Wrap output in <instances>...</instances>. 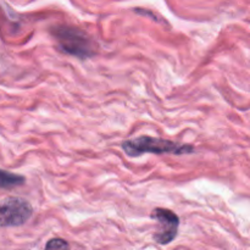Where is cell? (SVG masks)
Returning <instances> with one entry per match:
<instances>
[{
    "instance_id": "1",
    "label": "cell",
    "mask_w": 250,
    "mask_h": 250,
    "mask_svg": "<svg viewBox=\"0 0 250 250\" xmlns=\"http://www.w3.org/2000/svg\"><path fill=\"white\" fill-rule=\"evenodd\" d=\"M122 149L128 156H141L146 153L153 154H166L171 153L175 155H182V154H190L194 151L192 146L187 144H178L172 141L163 138H155V137L142 136L138 138L128 139L122 143Z\"/></svg>"
},
{
    "instance_id": "2",
    "label": "cell",
    "mask_w": 250,
    "mask_h": 250,
    "mask_svg": "<svg viewBox=\"0 0 250 250\" xmlns=\"http://www.w3.org/2000/svg\"><path fill=\"white\" fill-rule=\"evenodd\" d=\"M54 37L65 53L78 58H90L95 54V44L85 32L77 27L58 26Z\"/></svg>"
},
{
    "instance_id": "3",
    "label": "cell",
    "mask_w": 250,
    "mask_h": 250,
    "mask_svg": "<svg viewBox=\"0 0 250 250\" xmlns=\"http://www.w3.org/2000/svg\"><path fill=\"white\" fill-rule=\"evenodd\" d=\"M33 214L31 204L22 198L10 197L0 202V226H21Z\"/></svg>"
},
{
    "instance_id": "6",
    "label": "cell",
    "mask_w": 250,
    "mask_h": 250,
    "mask_svg": "<svg viewBox=\"0 0 250 250\" xmlns=\"http://www.w3.org/2000/svg\"><path fill=\"white\" fill-rule=\"evenodd\" d=\"M45 250H70V246L61 238H53L46 243Z\"/></svg>"
},
{
    "instance_id": "5",
    "label": "cell",
    "mask_w": 250,
    "mask_h": 250,
    "mask_svg": "<svg viewBox=\"0 0 250 250\" xmlns=\"http://www.w3.org/2000/svg\"><path fill=\"white\" fill-rule=\"evenodd\" d=\"M24 183L23 176L0 170V188H12L22 186Z\"/></svg>"
},
{
    "instance_id": "4",
    "label": "cell",
    "mask_w": 250,
    "mask_h": 250,
    "mask_svg": "<svg viewBox=\"0 0 250 250\" xmlns=\"http://www.w3.org/2000/svg\"><path fill=\"white\" fill-rule=\"evenodd\" d=\"M151 219L158 222V231L154 234V239L159 244H168L177 236L180 219L173 211L168 209H158L151 212Z\"/></svg>"
}]
</instances>
